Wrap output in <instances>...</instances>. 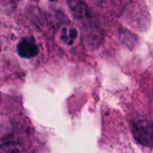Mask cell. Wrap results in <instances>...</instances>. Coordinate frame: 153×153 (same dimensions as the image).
<instances>
[{"instance_id": "cell-1", "label": "cell", "mask_w": 153, "mask_h": 153, "mask_svg": "<svg viewBox=\"0 0 153 153\" xmlns=\"http://www.w3.org/2000/svg\"><path fill=\"white\" fill-rule=\"evenodd\" d=\"M134 139L143 145H151L153 143V123L148 120H139L132 128Z\"/></svg>"}, {"instance_id": "cell-2", "label": "cell", "mask_w": 153, "mask_h": 153, "mask_svg": "<svg viewBox=\"0 0 153 153\" xmlns=\"http://www.w3.org/2000/svg\"><path fill=\"white\" fill-rule=\"evenodd\" d=\"M18 54L24 58H32L39 54V48L29 39H22L17 45Z\"/></svg>"}, {"instance_id": "cell-3", "label": "cell", "mask_w": 153, "mask_h": 153, "mask_svg": "<svg viewBox=\"0 0 153 153\" xmlns=\"http://www.w3.org/2000/svg\"><path fill=\"white\" fill-rule=\"evenodd\" d=\"M67 3L70 10L76 18L83 19L89 15V9L87 4L82 0H67Z\"/></svg>"}, {"instance_id": "cell-4", "label": "cell", "mask_w": 153, "mask_h": 153, "mask_svg": "<svg viewBox=\"0 0 153 153\" xmlns=\"http://www.w3.org/2000/svg\"><path fill=\"white\" fill-rule=\"evenodd\" d=\"M78 31L73 26H65L61 30V39L66 45L74 44V40L77 39Z\"/></svg>"}, {"instance_id": "cell-5", "label": "cell", "mask_w": 153, "mask_h": 153, "mask_svg": "<svg viewBox=\"0 0 153 153\" xmlns=\"http://www.w3.org/2000/svg\"><path fill=\"white\" fill-rule=\"evenodd\" d=\"M0 153H26V151L19 143H6L0 145Z\"/></svg>"}, {"instance_id": "cell-6", "label": "cell", "mask_w": 153, "mask_h": 153, "mask_svg": "<svg viewBox=\"0 0 153 153\" xmlns=\"http://www.w3.org/2000/svg\"><path fill=\"white\" fill-rule=\"evenodd\" d=\"M49 1H52V2H55V1H57V0H49Z\"/></svg>"}, {"instance_id": "cell-7", "label": "cell", "mask_w": 153, "mask_h": 153, "mask_svg": "<svg viewBox=\"0 0 153 153\" xmlns=\"http://www.w3.org/2000/svg\"><path fill=\"white\" fill-rule=\"evenodd\" d=\"M0 102H1V93H0Z\"/></svg>"}]
</instances>
